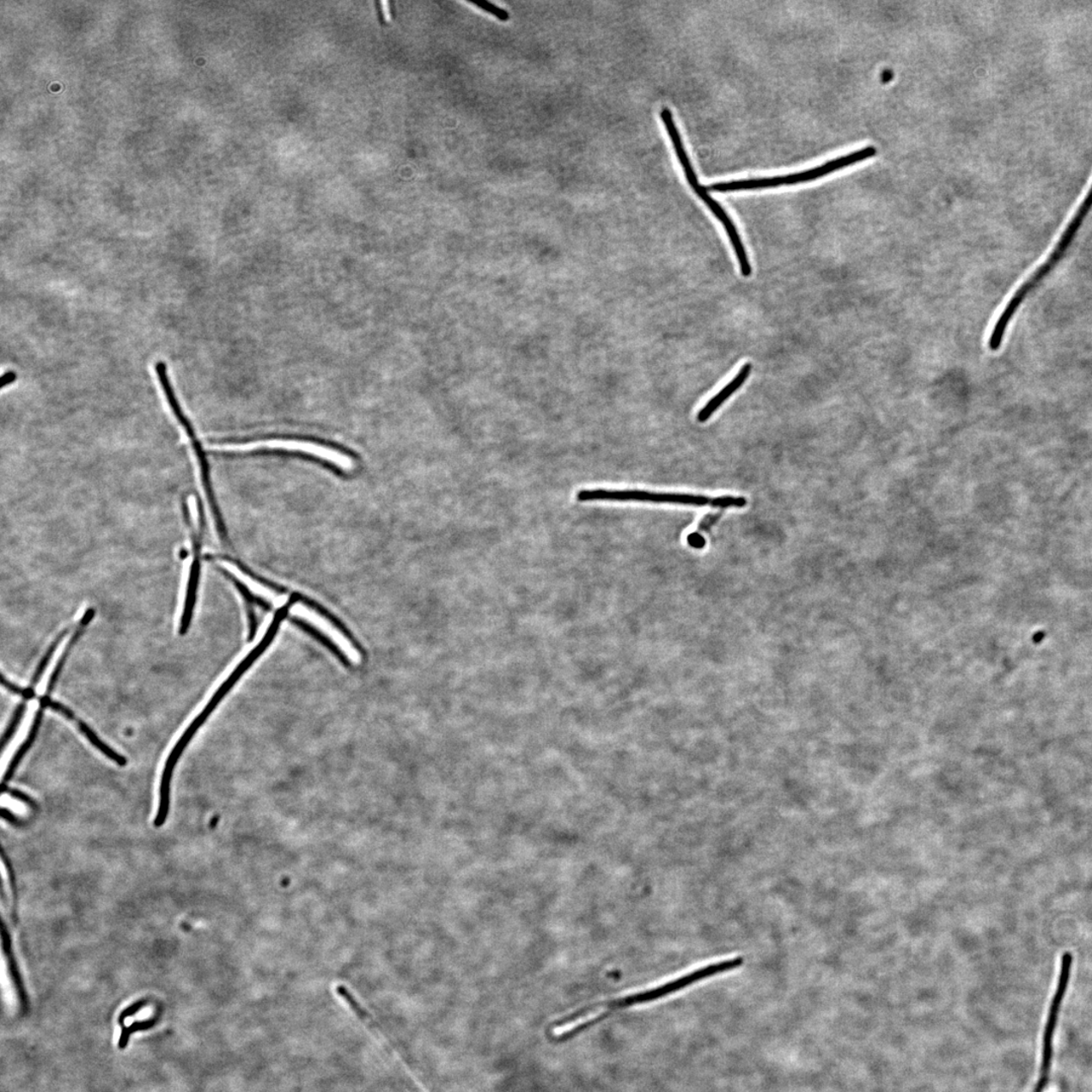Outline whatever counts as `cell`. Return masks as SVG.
<instances>
[{
	"instance_id": "1",
	"label": "cell",
	"mask_w": 1092,
	"mask_h": 1092,
	"mask_svg": "<svg viewBox=\"0 0 1092 1092\" xmlns=\"http://www.w3.org/2000/svg\"><path fill=\"white\" fill-rule=\"evenodd\" d=\"M278 627L279 626L278 625H271L268 627L265 636L262 638L260 644L257 645V647L251 651V653L246 656L241 662H240V665L235 668V671H234L226 681L221 685V687L216 691V693L213 697H211V699L208 703L207 706L204 708V711L199 713L197 718L193 720L190 726H188L185 734L182 735L180 740L177 741L175 747L173 748V751H171L167 763H165L162 778V784H160V802L158 814L156 820V827H162L164 825V822L167 821L170 804L171 780H173L175 766L177 762H179L182 753H184L187 746L190 745L194 735H196L198 730L201 729V726L207 722V719L210 714L213 713L216 707L220 705V702L224 699V697L231 691L233 686L239 681V679L243 676L245 672L247 671L248 668L254 664V662L257 659H259V656L265 653L268 647H270L273 642L274 637H276Z\"/></svg>"
},
{
	"instance_id": "2",
	"label": "cell",
	"mask_w": 1092,
	"mask_h": 1092,
	"mask_svg": "<svg viewBox=\"0 0 1092 1092\" xmlns=\"http://www.w3.org/2000/svg\"><path fill=\"white\" fill-rule=\"evenodd\" d=\"M878 150L876 147L867 146L859 149V150L845 154L844 156L832 159L830 162L820 165V167L800 171V173L774 177H764V179L717 182V184L706 186V190L708 192H730L765 190V188H775L806 184V182L822 179V177L837 173L839 170L853 167L855 164L865 162V160L876 156Z\"/></svg>"
},
{
	"instance_id": "3",
	"label": "cell",
	"mask_w": 1092,
	"mask_h": 1092,
	"mask_svg": "<svg viewBox=\"0 0 1092 1092\" xmlns=\"http://www.w3.org/2000/svg\"><path fill=\"white\" fill-rule=\"evenodd\" d=\"M577 500L583 503L588 502H651L659 503V504H676L687 506H711L714 508H742L747 505V499L742 497H719V498H708V497L677 494V493H651V491H612L605 489L582 490L577 494Z\"/></svg>"
},
{
	"instance_id": "4",
	"label": "cell",
	"mask_w": 1092,
	"mask_h": 1092,
	"mask_svg": "<svg viewBox=\"0 0 1092 1092\" xmlns=\"http://www.w3.org/2000/svg\"><path fill=\"white\" fill-rule=\"evenodd\" d=\"M262 449L296 451V453L312 455L332 463L335 467L342 468L343 471H352L354 467H356L352 457L342 453V451L322 444L304 442V440L267 439L246 443L216 444L211 451L220 454H245Z\"/></svg>"
},
{
	"instance_id": "5",
	"label": "cell",
	"mask_w": 1092,
	"mask_h": 1092,
	"mask_svg": "<svg viewBox=\"0 0 1092 1092\" xmlns=\"http://www.w3.org/2000/svg\"><path fill=\"white\" fill-rule=\"evenodd\" d=\"M156 369L160 385H162L163 393L165 394V398H167L168 400L169 407L171 410H173V413L176 420L179 421L180 426L184 428V430L186 433V436L188 437V439H190L193 454L194 456H196V459H197L199 476H201V482H202V487L204 490V498L208 502L211 516H213V519H214L215 525L217 526V528H221V522L218 516V511H217L213 491H211V487L210 484L208 463H207V460H205L204 449L203 448V445L201 442H199V440L197 436L196 430H194V428L192 424L191 420L187 418V416L185 414L184 410H182L181 408L179 400H177L175 396L174 387L173 385H171V382L168 375L167 364H165V363L163 362H158L156 363Z\"/></svg>"
},
{
	"instance_id": "6",
	"label": "cell",
	"mask_w": 1092,
	"mask_h": 1092,
	"mask_svg": "<svg viewBox=\"0 0 1092 1092\" xmlns=\"http://www.w3.org/2000/svg\"><path fill=\"white\" fill-rule=\"evenodd\" d=\"M723 972V965L720 962L702 966L699 969L680 976L676 979L662 983L659 986L609 999L608 1006L613 1013H616V1011L633 1008V1006L653 1003L656 1000L665 998L674 993L681 991L685 988L696 985V983L711 979L714 976L722 975Z\"/></svg>"
},
{
	"instance_id": "7",
	"label": "cell",
	"mask_w": 1092,
	"mask_h": 1092,
	"mask_svg": "<svg viewBox=\"0 0 1092 1092\" xmlns=\"http://www.w3.org/2000/svg\"><path fill=\"white\" fill-rule=\"evenodd\" d=\"M196 508L198 518L196 525L192 518V513L188 502H182V514L188 529H190L192 541V563L190 570H188L187 586L186 593V600L184 610L180 619V636H186L190 630L192 620L193 610L196 607L199 577H201V550H202V536H203V509L201 500H196Z\"/></svg>"
},
{
	"instance_id": "8",
	"label": "cell",
	"mask_w": 1092,
	"mask_h": 1092,
	"mask_svg": "<svg viewBox=\"0 0 1092 1092\" xmlns=\"http://www.w3.org/2000/svg\"><path fill=\"white\" fill-rule=\"evenodd\" d=\"M677 158L679 160V163L681 164L686 180L689 182L692 190L694 191L696 196L702 199L703 203L707 205L709 210L712 211V214L716 216L718 221H720V223L723 225L724 230L730 240V243L733 245L737 260H739L742 277H751L753 273L751 263L748 261L745 246L742 244L739 231H737L735 223L730 219L728 213H726L723 205L720 204L716 198H713L711 194H709L706 187L700 185L699 176H697L694 171L693 165L691 163L687 151L680 150L677 153Z\"/></svg>"
},
{
	"instance_id": "9",
	"label": "cell",
	"mask_w": 1092,
	"mask_h": 1092,
	"mask_svg": "<svg viewBox=\"0 0 1092 1092\" xmlns=\"http://www.w3.org/2000/svg\"><path fill=\"white\" fill-rule=\"evenodd\" d=\"M46 708H51L52 711L62 714L63 717L70 719L71 722L77 725L78 729L82 731L85 737H87L91 745L104 753L108 759L113 760V763L121 766V767H125V766L127 765V759L114 751L111 747H108L106 742L102 741L95 731L91 729L89 726L83 722V720L79 719L70 708L62 705V703L58 701L53 700L50 696L44 694V696L40 699V706L35 716L37 719L43 720Z\"/></svg>"
},
{
	"instance_id": "10",
	"label": "cell",
	"mask_w": 1092,
	"mask_h": 1092,
	"mask_svg": "<svg viewBox=\"0 0 1092 1092\" xmlns=\"http://www.w3.org/2000/svg\"><path fill=\"white\" fill-rule=\"evenodd\" d=\"M220 569L224 571L225 574L230 576L232 579L237 581L239 584L242 585L250 594L254 595L257 598H260L262 601H265L267 604L271 603L282 608L290 602V598L287 595L279 594L273 591L271 588L261 584V583L255 580L254 577L246 574L244 570L240 569L237 564L232 563L231 560L220 558Z\"/></svg>"
},
{
	"instance_id": "11",
	"label": "cell",
	"mask_w": 1092,
	"mask_h": 1092,
	"mask_svg": "<svg viewBox=\"0 0 1092 1092\" xmlns=\"http://www.w3.org/2000/svg\"><path fill=\"white\" fill-rule=\"evenodd\" d=\"M752 369L751 363L742 365L740 373L737 374L735 379L731 381L728 386H725L722 391L716 394V396H714L711 401L706 404L705 407L699 412V416H697V419H699L701 423H705L711 418V417L714 414V412H716L719 407H722L726 400L733 396V394L736 391H739V388L745 384L747 377L750 376L752 373Z\"/></svg>"
},
{
	"instance_id": "12",
	"label": "cell",
	"mask_w": 1092,
	"mask_h": 1092,
	"mask_svg": "<svg viewBox=\"0 0 1092 1092\" xmlns=\"http://www.w3.org/2000/svg\"><path fill=\"white\" fill-rule=\"evenodd\" d=\"M70 631H71L70 627L65 628V630H63L58 634V636H57L54 642L51 644L49 649L47 650V651H46L45 656L42 657L41 662H40V664L38 665L36 668L35 674H34V676L31 680L30 685H28L27 688H25L24 695L21 696V699H22L21 702L27 703V701H30L31 699H35L36 687L40 682V680H41V678L43 677L44 672L46 671V668L48 667L51 659H52L53 657L55 650H57V648L59 647V644L62 643V640L65 638V637L67 636L68 633L70 632Z\"/></svg>"
},
{
	"instance_id": "13",
	"label": "cell",
	"mask_w": 1092,
	"mask_h": 1092,
	"mask_svg": "<svg viewBox=\"0 0 1092 1092\" xmlns=\"http://www.w3.org/2000/svg\"><path fill=\"white\" fill-rule=\"evenodd\" d=\"M294 619L297 623V625L301 626L302 630L310 634V636L314 638H316L317 642L323 644L326 649L330 650L343 665L345 667H351L352 665L351 656H347L345 651H343L332 639L326 636L321 630H319V628L313 625L312 623L304 619H296V617H294Z\"/></svg>"
},
{
	"instance_id": "14",
	"label": "cell",
	"mask_w": 1092,
	"mask_h": 1092,
	"mask_svg": "<svg viewBox=\"0 0 1092 1092\" xmlns=\"http://www.w3.org/2000/svg\"><path fill=\"white\" fill-rule=\"evenodd\" d=\"M26 711H27V703L25 702H21L20 705L16 706V708L15 709V712L13 714V717H11L10 723L8 725L7 729H5L4 734L2 737V753L5 751V747H7L10 741L14 739L16 730H18L19 726L21 723L22 717H24L26 714Z\"/></svg>"
},
{
	"instance_id": "15",
	"label": "cell",
	"mask_w": 1092,
	"mask_h": 1092,
	"mask_svg": "<svg viewBox=\"0 0 1092 1092\" xmlns=\"http://www.w3.org/2000/svg\"><path fill=\"white\" fill-rule=\"evenodd\" d=\"M468 3H470L471 4H473L474 7H478L479 9H481L485 11H487V13L495 15L497 19H499L502 21H506L509 20V14L504 9H502L498 7V5H496L494 3L488 2V0H468Z\"/></svg>"
},
{
	"instance_id": "16",
	"label": "cell",
	"mask_w": 1092,
	"mask_h": 1092,
	"mask_svg": "<svg viewBox=\"0 0 1092 1092\" xmlns=\"http://www.w3.org/2000/svg\"><path fill=\"white\" fill-rule=\"evenodd\" d=\"M145 1005L146 1000L142 999L139 1000V1002L135 1003L133 1005L129 1006L128 1009L123 1010L122 1014L119 1016V1025L125 1026V1020L127 1019V1017L135 1016L141 1009L144 1008Z\"/></svg>"
},
{
	"instance_id": "17",
	"label": "cell",
	"mask_w": 1092,
	"mask_h": 1092,
	"mask_svg": "<svg viewBox=\"0 0 1092 1092\" xmlns=\"http://www.w3.org/2000/svg\"><path fill=\"white\" fill-rule=\"evenodd\" d=\"M156 1021H154V1019L148 1020L145 1022H136L134 1023H131V1025L129 1027L123 1026V1031H125V1033H128L129 1034H131L133 1033L139 1032V1031H146V1030H149V1028H151L154 1025H156Z\"/></svg>"
},
{
	"instance_id": "18",
	"label": "cell",
	"mask_w": 1092,
	"mask_h": 1092,
	"mask_svg": "<svg viewBox=\"0 0 1092 1092\" xmlns=\"http://www.w3.org/2000/svg\"><path fill=\"white\" fill-rule=\"evenodd\" d=\"M2 680H3L2 682H3V687H5V689L9 691L10 693L19 695V696L24 695L25 688H22L21 687V686L9 681V680L5 678L4 674H3Z\"/></svg>"
},
{
	"instance_id": "19",
	"label": "cell",
	"mask_w": 1092,
	"mask_h": 1092,
	"mask_svg": "<svg viewBox=\"0 0 1092 1092\" xmlns=\"http://www.w3.org/2000/svg\"><path fill=\"white\" fill-rule=\"evenodd\" d=\"M687 541L689 545L694 548H702L705 546V537H703L699 534H696V533L691 534L687 537Z\"/></svg>"
},
{
	"instance_id": "20",
	"label": "cell",
	"mask_w": 1092,
	"mask_h": 1092,
	"mask_svg": "<svg viewBox=\"0 0 1092 1092\" xmlns=\"http://www.w3.org/2000/svg\"><path fill=\"white\" fill-rule=\"evenodd\" d=\"M719 516H720V515H719V514H716V515H708V516H706V517H705V519H703V520H702V522H700V524H699V529H700V530H707V529L711 528V526H712L714 523H716V522H717V519L719 518Z\"/></svg>"
},
{
	"instance_id": "21",
	"label": "cell",
	"mask_w": 1092,
	"mask_h": 1092,
	"mask_svg": "<svg viewBox=\"0 0 1092 1092\" xmlns=\"http://www.w3.org/2000/svg\"><path fill=\"white\" fill-rule=\"evenodd\" d=\"M16 379H18V375H16L15 371L13 370L8 371V373H5L2 377V381H3L2 388H4L5 387H8L13 384V382H15Z\"/></svg>"
},
{
	"instance_id": "22",
	"label": "cell",
	"mask_w": 1092,
	"mask_h": 1092,
	"mask_svg": "<svg viewBox=\"0 0 1092 1092\" xmlns=\"http://www.w3.org/2000/svg\"><path fill=\"white\" fill-rule=\"evenodd\" d=\"M892 76H894V73H892V72H891V71H889V70H888V71H885V72L882 74V82H890V79L892 78Z\"/></svg>"
}]
</instances>
